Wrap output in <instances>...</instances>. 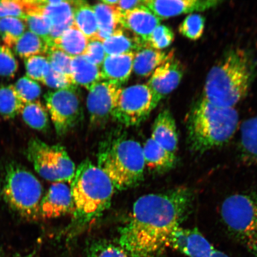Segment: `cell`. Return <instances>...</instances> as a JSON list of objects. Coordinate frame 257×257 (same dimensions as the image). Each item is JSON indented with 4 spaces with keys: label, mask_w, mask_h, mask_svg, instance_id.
I'll list each match as a JSON object with an SVG mask.
<instances>
[{
    "label": "cell",
    "mask_w": 257,
    "mask_h": 257,
    "mask_svg": "<svg viewBox=\"0 0 257 257\" xmlns=\"http://www.w3.org/2000/svg\"><path fill=\"white\" fill-rule=\"evenodd\" d=\"M188 188L145 195L135 202L119 229L118 245L130 257H156L168 248L170 234L187 218L193 203Z\"/></svg>",
    "instance_id": "6da1fadb"
},
{
    "label": "cell",
    "mask_w": 257,
    "mask_h": 257,
    "mask_svg": "<svg viewBox=\"0 0 257 257\" xmlns=\"http://www.w3.org/2000/svg\"><path fill=\"white\" fill-rule=\"evenodd\" d=\"M254 73L248 51L230 50L209 71L202 97L218 107L234 108L248 94Z\"/></svg>",
    "instance_id": "7a4b0ae2"
},
{
    "label": "cell",
    "mask_w": 257,
    "mask_h": 257,
    "mask_svg": "<svg viewBox=\"0 0 257 257\" xmlns=\"http://www.w3.org/2000/svg\"><path fill=\"white\" fill-rule=\"evenodd\" d=\"M239 124L235 108L218 107L202 97L192 105L186 116L188 146L200 154L223 146L232 139Z\"/></svg>",
    "instance_id": "3957f363"
},
{
    "label": "cell",
    "mask_w": 257,
    "mask_h": 257,
    "mask_svg": "<svg viewBox=\"0 0 257 257\" xmlns=\"http://www.w3.org/2000/svg\"><path fill=\"white\" fill-rule=\"evenodd\" d=\"M97 166L115 189L133 188L144 179L146 163L143 147L123 134H112L99 144Z\"/></svg>",
    "instance_id": "277c9868"
},
{
    "label": "cell",
    "mask_w": 257,
    "mask_h": 257,
    "mask_svg": "<svg viewBox=\"0 0 257 257\" xmlns=\"http://www.w3.org/2000/svg\"><path fill=\"white\" fill-rule=\"evenodd\" d=\"M71 182L73 224L76 227L85 226L110 206L115 188L107 176L89 160L78 166Z\"/></svg>",
    "instance_id": "5b68a950"
},
{
    "label": "cell",
    "mask_w": 257,
    "mask_h": 257,
    "mask_svg": "<svg viewBox=\"0 0 257 257\" xmlns=\"http://www.w3.org/2000/svg\"><path fill=\"white\" fill-rule=\"evenodd\" d=\"M43 186L23 166L12 162L6 166L1 184L2 197L19 216L28 220L40 217Z\"/></svg>",
    "instance_id": "8992f818"
},
{
    "label": "cell",
    "mask_w": 257,
    "mask_h": 257,
    "mask_svg": "<svg viewBox=\"0 0 257 257\" xmlns=\"http://www.w3.org/2000/svg\"><path fill=\"white\" fill-rule=\"evenodd\" d=\"M26 155L38 174L47 181L72 182L75 176V163L61 145H50L32 138L28 144Z\"/></svg>",
    "instance_id": "52a82bcc"
},
{
    "label": "cell",
    "mask_w": 257,
    "mask_h": 257,
    "mask_svg": "<svg viewBox=\"0 0 257 257\" xmlns=\"http://www.w3.org/2000/svg\"><path fill=\"white\" fill-rule=\"evenodd\" d=\"M44 97L58 136H64L83 120V108L78 86L48 92Z\"/></svg>",
    "instance_id": "ba28073f"
},
{
    "label": "cell",
    "mask_w": 257,
    "mask_h": 257,
    "mask_svg": "<svg viewBox=\"0 0 257 257\" xmlns=\"http://www.w3.org/2000/svg\"><path fill=\"white\" fill-rule=\"evenodd\" d=\"M221 217L229 232L243 241L257 225V193L228 197L221 204Z\"/></svg>",
    "instance_id": "9c48e42d"
},
{
    "label": "cell",
    "mask_w": 257,
    "mask_h": 257,
    "mask_svg": "<svg viewBox=\"0 0 257 257\" xmlns=\"http://www.w3.org/2000/svg\"><path fill=\"white\" fill-rule=\"evenodd\" d=\"M152 108V96L146 84L123 88L111 117L126 127L138 126L149 117Z\"/></svg>",
    "instance_id": "30bf717a"
},
{
    "label": "cell",
    "mask_w": 257,
    "mask_h": 257,
    "mask_svg": "<svg viewBox=\"0 0 257 257\" xmlns=\"http://www.w3.org/2000/svg\"><path fill=\"white\" fill-rule=\"evenodd\" d=\"M121 89L115 83L102 80L89 91L86 106L92 126H103L110 119Z\"/></svg>",
    "instance_id": "8fae6325"
},
{
    "label": "cell",
    "mask_w": 257,
    "mask_h": 257,
    "mask_svg": "<svg viewBox=\"0 0 257 257\" xmlns=\"http://www.w3.org/2000/svg\"><path fill=\"white\" fill-rule=\"evenodd\" d=\"M22 4L26 13H35L50 19L52 23L51 37L53 43L54 40L74 24L73 9L70 1L24 0Z\"/></svg>",
    "instance_id": "7c38bea8"
},
{
    "label": "cell",
    "mask_w": 257,
    "mask_h": 257,
    "mask_svg": "<svg viewBox=\"0 0 257 257\" xmlns=\"http://www.w3.org/2000/svg\"><path fill=\"white\" fill-rule=\"evenodd\" d=\"M184 75L181 62L173 59L157 68L147 83L152 96L153 110L160 102L178 87Z\"/></svg>",
    "instance_id": "4fadbf2b"
},
{
    "label": "cell",
    "mask_w": 257,
    "mask_h": 257,
    "mask_svg": "<svg viewBox=\"0 0 257 257\" xmlns=\"http://www.w3.org/2000/svg\"><path fill=\"white\" fill-rule=\"evenodd\" d=\"M168 248L188 257H211L216 249L197 228L186 229L181 226L170 234Z\"/></svg>",
    "instance_id": "5bb4252c"
},
{
    "label": "cell",
    "mask_w": 257,
    "mask_h": 257,
    "mask_svg": "<svg viewBox=\"0 0 257 257\" xmlns=\"http://www.w3.org/2000/svg\"><path fill=\"white\" fill-rule=\"evenodd\" d=\"M218 0H144V5L160 21L182 15L198 14L220 6Z\"/></svg>",
    "instance_id": "9a60e30c"
},
{
    "label": "cell",
    "mask_w": 257,
    "mask_h": 257,
    "mask_svg": "<svg viewBox=\"0 0 257 257\" xmlns=\"http://www.w3.org/2000/svg\"><path fill=\"white\" fill-rule=\"evenodd\" d=\"M73 210L71 189L65 183L55 182L42 199L40 216L51 219L73 213Z\"/></svg>",
    "instance_id": "2e32d148"
},
{
    "label": "cell",
    "mask_w": 257,
    "mask_h": 257,
    "mask_svg": "<svg viewBox=\"0 0 257 257\" xmlns=\"http://www.w3.org/2000/svg\"><path fill=\"white\" fill-rule=\"evenodd\" d=\"M160 24V19L144 5L123 14H120L121 28L130 32L147 44L150 35Z\"/></svg>",
    "instance_id": "e0dca14e"
},
{
    "label": "cell",
    "mask_w": 257,
    "mask_h": 257,
    "mask_svg": "<svg viewBox=\"0 0 257 257\" xmlns=\"http://www.w3.org/2000/svg\"><path fill=\"white\" fill-rule=\"evenodd\" d=\"M151 138L168 152L176 154L179 144L178 133L175 118L168 109L160 112L157 115Z\"/></svg>",
    "instance_id": "ac0fdd59"
},
{
    "label": "cell",
    "mask_w": 257,
    "mask_h": 257,
    "mask_svg": "<svg viewBox=\"0 0 257 257\" xmlns=\"http://www.w3.org/2000/svg\"><path fill=\"white\" fill-rule=\"evenodd\" d=\"M135 53L107 56L100 67L102 80L123 85L133 72Z\"/></svg>",
    "instance_id": "d6986e66"
},
{
    "label": "cell",
    "mask_w": 257,
    "mask_h": 257,
    "mask_svg": "<svg viewBox=\"0 0 257 257\" xmlns=\"http://www.w3.org/2000/svg\"><path fill=\"white\" fill-rule=\"evenodd\" d=\"M174 58L173 53L144 47L135 53L133 71L141 78H148L163 64Z\"/></svg>",
    "instance_id": "ffe728a7"
},
{
    "label": "cell",
    "mask_w": 257,
    "mask_h": 257,
    "mask_svg": "<svg viewBox=\"0 0 257 257\" xmlns=\"http://www.w3.org/2000/svg\"><path fill=\"white\" fill-rule=\"evenodd\" d=\"M145 163L151 171L163 173L170 171L176 165L177 157L164 149L152 138L143 147Z\"/></svg>",
    "instance_id": "44dd1931"
},
{
    "label": "cell",
    "mask_w": 257,
    "mask_h": 257,
    "mask_svg": "<svg viewBox=\"0 0 257 257\" xmlns=\"http://www.w3.org/2000/svg\"><path fill=\"white\" fill-rule=\"evenodd\" d=\"M102 43L107 56L136 53L141 48L148 46L147 44L123 28L115 31Z\"/></svg>",
    "instance_id": "7402d4cb"
},
{
    "label": "cell",
    "mask_w": 257,
    "mask_h": 257,
    "mask_svg": "<svg viewBox=\"0 0 257 257\" xmlns=\"http://www.w3.org/2000/svg\"><path fill=\"white\" fill-rule=\"evenodd\" d=\"M71 66L73 79L76 86L90 91L102 80L100 67L83 55L72 57Z\"/></svg>",
    "instance_id": "603a6c76"
},
{
    "label": "cell",
    "mask_w": 257,
    "mask_h": 257,
    "mask_svg": "<svg viewBox=\"0 0 257 257\" xmlns=\"http://www.w3.org/2000/svg\"><path fill=\"white\" fill-rule=\"evenodd\" d=\"M74 24L88 38L98 40V27L92 6L85 1H70Z\"/></svg>",
    "instance_id": "cb8c5ba5"
},
{
    "label": "cell",
    "mask_w": 257,
    "mask_h": 257,
    "mask_svg": "<svg viewBox=\"0 0 257 257\" xmlns=\"http://www.w3.org/2000/svg\"><path fill=\"white\" fill-rule=\"evenodd\" d=\"M97 21L98 33L97 39L103 42L111 36L115 31L121 28L120 24V12L115 7H111L99 3L92 6Z\"/></svg>",
    "instance_id": "d4e9b609"
},
{
    "label": "cell",
    "mask_w": 257,
    "mask_h": 257,
    "mask_svg": "<svg viewBox=\"0 0 257 257\" xmlns=\"http://www.w3.org/2000/svg\"><path fill=\"white\" fill-rule=\"evenodd\" d=\"M89 40L73 24L53 41L52 47L71 57L82 56Z\"/></svg>",
    "instance_id": "484cf974"
},
{
    "label": "cell",
    "mask_w": 257,
    "mask_h": 257,
    "mask_svg": "<svg viewBox=\"0 0 257 257\" xmlns=\"http://www.w3.org/2000/svg\"><path fill=\"white\" fill-rule=\"evenodd\" d=\"M240 148L243 160L257 166V115L241 124Z\"/></svg>",
    "instance_id": "4316f807"
},
{
    "label": "cell",
    "mask_w": 257,
    "mask_h": 257,
    "mask_svg": "<svg viewBox=\"0 0 257 257\" xmlns=\"http://www.w3.org/2000/svg\"><path fill=\"white\" fill-rule=\"evenodd\" d=\"M49 48L40 37L27 31L16 43L14 50L16 55L26 59L35 56H46Z\"/></svg>",
    "instance_id": "83f0119b"
},
{
    "label": "cell",
    "mask_w": 257,
    "mask_h": 257,
    "mask_svg": "<svg viewBox=\"0 0 257 257\" xmlns=\"http://www.w3.org/2000/svg\"><path fill=\"white\" fill-rule=\"evenodd\" d=\"M21 114L26 124L33 130L46 132L50 127L49 114L40 101L25 104Z\"/></svg>",
    "instance_id": "f1b7e54d"
},
{
    "label": "cell",
    "mask_w": 257,
    "mask_h": 257,
    "mask_svg": "<svg viewBox=\"0 0 257 257\" xmlns=\"http://www.w3.org/2000/svg\"><path fill=\"white\" fill-rule=\"evenodd\" d=\"M24 104L14 85L0 86V116L14 118L21 113Z\"/></svg>",
    "instance_id": "f546056e"
},
{
    "label": "cell",
    "mask_w": 257,
    "mask_h": 257,
    "mask_svg": "<svg viewBox=\"0 0 257 257\" xmlns=\"http://www.w3.org/2000/svg\"><path fill=\"white\" fill-rule=\"evenodd\" d=\"M27 25L21 19L8 18L0 20V42L10 48H14L25 32Z\"/></svg>",
    "instance_id": "4dcf8cb0"
},
{
    "label": "cell",
    "mask_w": 257,
    "mask_h": 257,
    "mask_svg": "<svg viewBox=\"0 0 257 257\" xmlns=\"http://www.w3.org/2000/svg\"><path fill=\"white\" fill-rule=\"evenodd\" d=\"M24 21L30 31L40 37L48 47H52L53 41L51 37L52 23L49 19L35 13L27 12Z\"/></svg>",
    "instance_id": "1f68e13d"
},
{
    "label": "cell",
    "mask_w": 257,
    "mask_h": 257,
    "mask_svg": "<svg viewBox=\"0 0 257 257\" xmlns=\"http://www.w3.org/2000/svg\"><path fill=\"white\" fill-rule=\"evenodd\" d=\"M205 25V19L203 16L199 14H190L179 25V32L189 40L197 41L204 34Z\"/></svg>",
    "instance_id": "d6a6232c"
},
{
    "label": "cell",
    "mask_w": 257,
    "mask_h": 257,
    "mask_svg": "<svg viewBox=\"0 0 257 257\" xmlns=\"http://www.w3.org/2000/svg\"><path fill=\"white\" fill-rule=\"evenodd\" d=\"M46 57L51 69L73 80L71 66L72 57L54 47L49 48Z\"/></svg>",
    "instance_id": "836d02e7"
},
{
    "label": "cell",
    "mask_w": 257,
    "mask_h": 257,
    "mask_svg": "<svg viewBox=\"0 0 257 257\" xmlns=\"http://www.w3.org/2000/svg\"><path fill=\"white\" fill-rule=\"evenodd\" d=\"M27 75L29 78L43 83L50 69V63L45 56H35L25 59Z\"/></svg>",
    "instance_id": "e575fe53"
},
{
    "label": "cell",
    "mask_w": 257,
    "mask_h": 257,
    "mask_svg": "<svg viewBox=\"0 0 257 257\" xmlns=\"http://www.w3.org/2000/svg\"><path fill=\"white\" fill-rule=\"evenodd\" d=\"M14 86L19 97L24 104L37 101L41 94L39 83L27 76L19 79Z\"/></svg>",
    "instance_id": "d590c367"
},
{
    "label": "cell",
    "mask_w": 257,
    "mask_h": 257,
    "mask_svg": "<svg viewBox=\"0 0 257 257\" xmlns=\"http://www.w3.org/2000/svg\"><path fill=\"white\" fill-rule=\"evenodd\" d=\"M88 257H130L118 244L110 241H96L89 247Z\"/></svg>",
    "instance_id": "8d00e7d4"
},
{
    "label": "cell",
    "mask_w": 257,
    "mask_h": 257,
    "mask_svg": "<svg viewBox=\"0 0 257 257\" xmlns=\"http://www.w3.org/2000/svg\"><path fill=\"white\" fill-rule=\"evenodd\" d=\"M175 40L174 32L166 25H160L153 31L147 41V46L157 50L171 46Z\"/></svg>",
    "instance_id": "74e56055"
},
{
    "label": "cell",
    "mask_w": 257,
    "mask_h": 257,
    "mask_svg": "<svg viewBox=\"0 0 257 257\" xmlns=\"http://www.w3.org/2000/svg\"><path fill=\"white\" fill-rule=\"evenodd\" d=\"M19 63L11 48L0 46V76L7 79L15 78Z\"/></svg>",
    "instance_id": "f35d334b"
},
{
    "label": "cell",
    "mask_w": 257,
    "mask_h": 257,
    "mask_svg": "<svg viewBox=\"0 0 257 257\" xmlns=\"http://www.w3.org/2000/svg\"><path fill=\"white\" fill-rule=\"evenodd\" d=\"M26 13L21 1L2 0L0 1V20L8 18L21 19L24 21Z\"/></svg>",
    "instance_id": "ab89813d"
},
{
    "label": "cell",
    "mask_w": 257,
    "mask_h": 257,
    "mask_svg": "<svg viewBox=\"0 0 257 257\" xmlns=\"http://www.w3.org/2000/svg\"><path fill=\"white\" fill-rule=\"evenodd\" d=\"M83 56L87 58L90 62L100 67L107 56L103 43L98 40H89Z\"/></svg>",
    "instance_id": "60d3db41"
},
{
    "label": "cell",
    "mask_w": 257,
    "mask_h": 257,
    "mask_svg": "<svg viewBox=\"0 0 257 257\" xmlns=\"http://www.w3.org/2000/svg\"><path fill=\"white\" fill-rule=\"evenodd\" d=\"M43 83L48 87L57 89H65L76 86L72 79L54 71L51 67Z\"/></svg>",
    "instance_id": "b9f144b4"
},
{
    "label": "cell",
    "mask_w": 257,
    "mask_h": 257,
    "mask_svg": "<svg viewBox=\"0 0 257 257\" xmlns=\"http://www.w3.org/2000/svg\"><path fill=\"white\" fill-rule=\"evenodd\" d=\"M242 242L245 243L252 255L257 257V225L247 234Z\"/></svg>",
    "instance_id": "7bdbcfd3"
},
{
    "label": "cell",
    "mask_w": 257,
    "mask_h": 257,
    "mask_svg": "<svg viewBox=\"0 0 257 257\" xmlns=\"http://www.w3.org/2000/svg\"><path fill=\"white\" fill-rule=\"evenodd\" d=\"M144 5L142 0H133V1H119L116 8L121 14L124 13L133 11V10L140 8Z\"/></svg>",
    "instance_id": "ee69618b"
},
{
    "label": "cell",
    "mask_w": 257,
    "mask_h": 257,
    "mask_svg": "<svg viewBox=\"0 0 257 257\" xmlns=\"http://www.w3.org/2000/svg\"><path fill=\"white\" fill-rule=\"evenodd\" d=\"M119 2V0H102L101 3H103V4L108 6H111V7H115Z\"/></svg>",
    "instance_id": "f6af8a7d"
},
{
    "label": "cell",
    "mask_w": 257,
    "mask_h": 257,
    "mask_svg": "<svg viewBox=\"0 0 257 257\" xmlns=\"http://www.w3.org/2000/svg\"><path fill=\"white\" fill-rule=\"evenodd\" d=\"M211 257H230L229 255H227L226 253L221 251V250H218L217 249H215L213 255H211Z\"/></svg>",
    "instance_id": "bcb514c9"
},
{
    "label": "cell",
    "mask_w": 257,
    "mask_h": 257,
    "mask_svg": "<svg viewBox=\"0 0 257 257\" xmlns=\"http://www.w3.org/2000/svg\"><path fill=\"white\" fill-rule=\"evenodd\" d=\"M19 257H37V256H35V253H31V254H29V255H25V256H19Z\"/></svg>",
    "instance_id": "7dc6e473"
},
{
    "label": "cell",
    "mask_w": 257,
    "mask_h": 257,
    "mask_svg": "<svg viewBox=\"0 0 257 257\" xmlns=\"http://www.w3.org/2000/svg\"><path fill=\"white\" fill-rule=\"evenodd\" d=\"M0 257H2V254L1 251H0Z\"/></svg>",
    "instance_id": "c3c4849f"
}]
</instances>
